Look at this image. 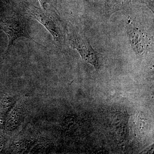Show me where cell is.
Wrapping results in <instances>:
<instances>
[{
    "label": "cell",
    "instance_id": "obj_3",
    "mask_svg": "<svg viewBox=\"0 0 154 154\" xmlns=\"http://www.w3.org/2000/svg\"><path fill=\"white\" fill-rule=\"evenodd\" d=\"M67 34L71 46L77 50L83 60L91 64L98 71L99 65L97 53L87 38L77 32L76 30L70 28L68 29Z\"/></svg>",
    "mask_w": 154,
    "mask_h": 154
},
{
    "label": "cell",
    "instance_id": "obj_6",
    "mask_svg": "<svg viewBox=\"0 0 154 154\" xmlns=\"http://www.w3.org/2000/svg\"><path fill=\"white\" fill-rule=\"evenodd\" d=\"M43 10L47 11H53L57 13V0H38Z\"/></svg>",
    "mask_w": 154,
    "mask_h": 154
},
{
    "label": "cell",
    "instance_id": "obj_4",
    "mask_svg": "<svg viewBox=\"0 0 154 154\" xmlns=\"http://www.w3.org/2000/svg\"><path fill=\"white\" fill-rule=\"evenodd\" d=\"M131 5V0H104V11L110 16L116 11L128 8Z\"/></svg>",
    "mask_w": 154,
    "mask_h": 154
},
{
    "label": "cell",
    "instance_id": "obj_2",
    "mask_svg": "<svg viewBox=\"0 0 154 154\" xmlns=\"http://www.w3.org/2000/svg\"><path fill=\"white\" fill-rule=\"evenodd\" d=\"M24 13L29 19H35L50 32L53 37L55 44L59 47L63 44V36L55 19L47 11L31 5L25 6Z\"/></svg>",
    "mask_w": 154,
    "mask_h": 154
},
{
    "label": "cell",
    "instance_id": "obj_1",
    "mask_svg": "<svg viewBox=\"0 0 154 154\" xmlns=\"http://www.w3.org/2000/svg\"><path fill=\"white\" fill-rule=\"evenodd\" d=\"M29 20L25 16L14 15L0 21V29L6 33L8 38L7 50L9 49L16 39L20 37L29 38L36 44L40 45L30 36L31 30Z\"/></svg>",
    "mask_w": 154,
    "mask_h": 154
},
{
    "label": "cell",
    "instance_id": "obj_7",
    "mask_svg": "<svg viewBox=\"0 0 154 154\" xmlns=\"http://www.w3.org/2000/svg\"><path fill=\"white\" fill-rule=\"evenodd\" d=\"M146 3L149 5L150 8H153V0H145Z\"/></svg>",
    "mask_w": 154,
    "mask_h": 154
},
{
    "label": "cell",
    "instance_id": "obj_5",
    "mask_svg": "<svg viewBox=\"0 0 154 154\" xmlns=\"http://www.w3.org/2000/svg\"><path fill=\"white\" fill-rule=\"evenodd\" d=\"M129 38L131 45L136 52L138 54L142 53L144 50L143 36L139 30L136 28H131L129 32Z\"/></svg>",
    "mask_w": 154,
    "mask_h": 154
}]
</instances>
